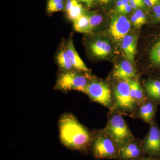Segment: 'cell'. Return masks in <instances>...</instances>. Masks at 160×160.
I'll return each instance as SVG.
<instances>
[{"mask_svg":"<svg viewBox=\"0 0 160 160\" xmlns=\"http://www.w3.org/2000/svg\"><path fill=\"white\" fill-rule=\"evenodd\" d=\"M145 5L149 8H152L154 6L160 2V0H143Z\"/></svg>","mask_w":160,"mask_h":160,"instance_id":"26","label":"cell"},{"mask_svg":"<svg viewBox=\"0 0 160 160\" xmlns=\"http://www.w3.org/2000/svg\"><path fill=\"white\" fill-rule=\"evenodd\" d=\"M60 141L67 149L85 153L90 150L92 138L73 115L63 114L58 122Z\"/></svg>","mask_w":160,"mask_h":160,"instance_id":"1","label":"cell"},{"mask_svg":"<svg viewBox=\"0 0 160 160\" xmlns=\"http://www.w3.org/2000/svg\"><path fill=\"white\" fill-rule=\"evenodd\" d=\"M56 61L62 71H70L75 70L66 51V42H62L56 55Z\"/></svg>","mask_w":160,"mask_h":160,"instance_id":"15","label":"cell"},{"mask_svg":"<svg viewBox=\"0 0 160 160\" xmlns=\"http://www.w3.org/2000/svg\"><path fill=\"white\" fill-rule=\"evenodd\" d=\"M66 51L75 70L84 72H89V69L85 65L75 48L72 38H69L66 42Z\"/></svg>","mask_w":160,"mask_h":160,"instance_id":"12","label":"cell"},{"mask_svg":"<svg viewBox=\"0 0 160 160\" xmlns=\"http://www.w3.org/2000/svg\"><path fill=\"white\" fill-rule=\"evenodd\" d=\"M113 75L120 80L132 79L136 76L135 69L130 61L125 60L115 66Z\"/></svg>","mask_w":160,"mask_h":160,"instance_id":"13","label":"cell"},{"mask_svg":"<svg viewBox=\"0 0 160 160\" xmlns=\"http://www.w3.org/2000/svg\"><path fill=\"white\" fill-rule=\"evenodd\" d=\"M131 21L123 15L112 16L109 28L112 38L117 42L122 41L131 29Z\"/></svg>","mask_w":160,"mask_h":160,"instance_id":"9","label":"cell"},{"mask_svg":"<svg viewBox=\"0 0 160 160\" xmlns=\"http://www.w3.org/2000/svg\"><path fill=\"white\" fill-rule=\"evenodd\" d=\"M78 0H67L65 9L67 17L73 22L84 14V9Z\"/></svg>","mask_w":160,"mask_h":160,"instance_id":"18","label":"cell"},{"mask_svg":"<svg viewBox=\"0 0 160 160\" xmlns=\"http://www.w3.org/2000/svg\"><path fill=\"white\" fill-rule=\"evenodd\" d=\"M142 141L132 140L119 149V160H138L145 157Z\"/></svg>","mask_w":160,"mask_h":160,"instance_id":"11","label":"cell"},{"mask_svg":"<svg viewBox=\"0 0 160 160\" xmlns=\"http://www.w3.org/2000/svg\"><path fill=\"white\" fill-rule=\"evenodd\" d=\"M130 87L131 97L135 103H141L145 100L143 90L141 87L139 82L137 79L128 80Z\"/></svg>","mask_w":160,"mask_h":160,"instance_id":"19","label":"cell"},{"mask_svg":"<svg viewBox=\"0 0 160 160\" xmlns=\"http://www.w3.org/2000/svg\"><path fill=\"white\" fill-rule=\"evenodd\" d=\"M148 60L153 78H160V26L152 31L149 42Z\"/></svg>","mask_w":160,"mask_h":160,"instance_id":"6","label":"cell"},{"mask_svg":"<svg viewBox=\"0 0 160 160\" xmlns=\"http://www.w3.org/2000/svg\"><path fill=\"white\" fill-rule=\"evenodd\" d=\"M78 1L79 2H82L84 3L89 8H91L92 7L94 2V0H78Z\"/></svg>","mask_w":160,"mask_h":160,"instance_id":"27","label":"cell"},{"mask_svg":"<svg viewBox=\"0 0 160 160\" xmlns=\"http://www.w3.org/2000/svg\"><path fill=\"white\" fill-rule=\"evenodd\" d=\"M144 86L150 100L160 105V78L149 79L146 81Z\"/></svg>","mask_w":160,"mask_h":160,"instance_id":"17","label":"cell"},{"mask_svg":"<svg viewBox=\"0 0 160 160\" xmlns=\"http://www.w3.org/2000/svg\"><path fill=\"white\" fill-rule=\"evenodd\" d=\"M86 47L90 55L96 59L105 58L112 51L110 42L104 38H92L87 42Z\"/></svg>","mask_w":160,"mask_h":160,"instance_id":"10","label":"cell"},{"mask_svg":"<svg viewBox=\"0 0 160 160\" xmlns=\"http://www.w3.org/2000/svg\"><path fill=\"white\" fill-rule=\"evenodd\" d=\"M137 38L136 36L127 34L122 41L121 48L123 53L128 60L134 61L136 51Z\"/></svg>","mask_w":160,"mask_h":160,"instance_id":"16","label":"cell"},{"mask_svg":"<svg viewBox=\"0 0 160 160\" xmlns=\"http://www.w3.org/2000/svg\"><path fill=\"white\" fill-rule=\"evenodd\" d=\"M89 19L91 32L96 30L102 23L103 17L97 12H90L86 13Z\"/></svg>","mask_w":160,"mask_h":160,"instance_id":"21","label":"cell"},{"mask_svg":"<svg viewBox=\"0 0 160 160\" xmlns=\"http://www.w3.org/2000/svg\"><path fill=\"white\" fill-rule=\"evenodd\" d=\"M90 151L96 159H118L119 149L111 138L104 132L92 138Z\"/></svg>","mask_w":160,"mask_h":160,"instance_id":"4","label":"cell"},{"mask_svg":"<svg viewBox=\"0 0 160 160\" xmlns=\"http://www.w3.org/2000/svg\"><path fill=\"white\" fill-rule=\"evenodd\" d=\"M129 2H136V1H143V0H129Z\"/></svg>","mask_w":160,"mask_h":160,"instance_id":"30","label":"cell"},{"mask_svg":"<svg viewBox=\"0 0 160 160\" xmlns=\"http://www.w3.org/2000/svg\"><path fill=\"white\" fill-rule=\"evenodd\" d=\"M147 22V18L141 9H137L131 17V22L134 27L140 28Z\"/></svg>","mask_w":160,"mask_h":160,"instance_id":"22","label":"cell"},{"mask_svg":"<svg viewBox=\"0 0 160 160\" xmlns=\"http://www.w3.org/2000/svg\"><path fill=\"white\" fill-rule=\"evenodd\" d=\"M73 28L78 32L84 33H91L89 19L87 14H83L73 22Z\"/></svg>","mask_w":160,"mask_h":160,"instance_id":"20","label":"cell"},{"mask_svg":"<svg viewBox=\"0 0 160 160\" xmlns=\"http://www.w3.org/2000/svg\"><path fill=\"white\" fill-rule=\"evenodd\" d=\"M66 4L65 0H48L47 11L49 13L61 11L65 9Z\"/></svg>","mask_w":160,"mask_h":160,"instance_id":"23","label":"cell"},{"mask_svg":"<svg viewBox=\"0 0 160 160\" xmlns=\"http://www.w3.org/2000/svg\"><path fill=\"white\" fill-rule=\"evenodd\" d=\"M157 104L152 100H146L140 106L139 115L140 118L147 123L152 124L154 121V118L157 110Z\"/></svg>","mask_w":160,"mask_h":160,"instance_id":"14","label":"cell"},{"mask_svg":"<svg viewBox=\"0 0 160 160\" xmlns=\"http://www.w3.org/2000/svg\"><path fill=\"white\" fill-rule=\"evenodd\" d=\"M160 160V158H152L149 157V158H143L140 159L139 160Z\"/></svg>","mask_w":160,"mask_h":160,"instance_id":"28","label":"cell"},{"mask_svg":"<svg viewBox=\"0 0 160 160\" xmlns=\"http://www.w3.org/2000/svg\"><path fill=\"white\" fill-rule=\"evenodd\" d=\"M146 154L152 158H160V129L155 122L151 124L148 134L142 141Z\"/></svg>","mask_w":160,"mask_h":160,"instance_id":"7","label":"cell"},{"mask_svg":"<svg viewBox=\"0 0 160 160\" xmlns=\"http://www.w3.org/2000/svg\"><path fill=\"white\" fill-rule=\"evenodd\" d=\"M152 19L155 25L160 24V2L152 8Z\"/></svg>","mask_w":160,"mask_h":160,"instance_id":"25","label":"cell"},{"mask_svg":"<svg viewBox=\"0 0 160 160\" xmlns=\"http://www.w3.org/2000/svg\"><path fill=\"white\" fill-rule=\"evenodd\" d=\"M114 95L119 108L127 110L134 109L136 103L131 97L128 80H120L114 87Z\"/></svg>","mask_w":160,"mask_h":160,"instance_id":"8","label":"cell"},{"mask_svg":"<svg viewBox=\"0 0 160 160\" xmlns=\"http://www.w3.org/2000/svg\"><path fill=\"white\" fill-rule=\"evenodd\" d=\"M132 9L129 0H118L116 10L118 12L126 14L130 12Z\"/></svg>","mask_w":160,"mask_h":160,"instance_id":"24","label":"cell"},{"mask_svg":"<svg viewBox=\"0 0 160 160\" xmlns=\"http://www.w3.org/2000/svg\"><path fill=\"white\" fill-rule=\"evenodd\" d=\"M98 1L101 4L106 5V4H108L110 0H98Z\"/></svg>","mask_w":160,"mask_h":160,"instance_id":"29","label":"cell"},{"mask_svg":"<svg viewBox=\"0 0 160 160\" xmlns=\"http://www.w3.org/2000/svg\"><path fill=\"white\" fill-rule=\"evenodd\" d=\"M84 93L92 101L103 106L106 107L111 106L112 102L111 90L104 82L92 79L86 86Z\"/></svg>","mask_w":160,"mask_h":160,"instance_id":"5","label":"cell"},{"mask_svg":"<svg viewBox=\"0 0 160 160\" xmlns=\"http://www.w3.org/2000/svg\"><path fill=\"white\" fill-rule=\"evenodd\" d=\"M103 132L109 135L119 149L134 139L126 121L121 115H112L109 118Z\"/></svg>","mask_w":160,"mask_h":160,"instance_id":"3","label":"cell"},{"mask_svg":"<svg viewBox=\"0 0 160 160\" xmlns=\"http://www.w3.org/2000/svg\"><path fill=\"white\" fill-rule=\"evenodd\" d=\"M92 79L88 72L83 73L76 70L62 71L58 75L54 89L64 92L77 90L84 92Z\"/></svg>","mask_w":160,"mask_h":160,"instance_id":"2","label":"cell"}]
</instances>
